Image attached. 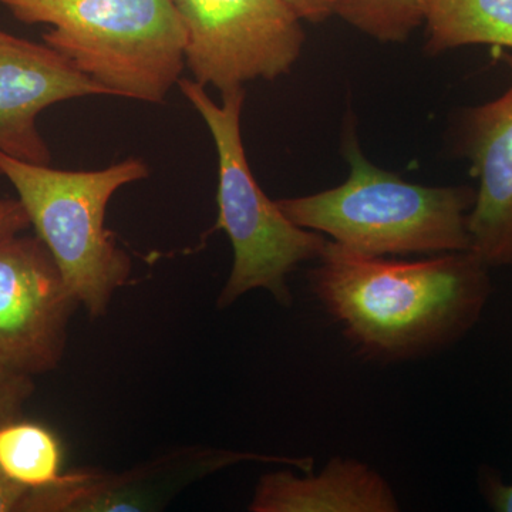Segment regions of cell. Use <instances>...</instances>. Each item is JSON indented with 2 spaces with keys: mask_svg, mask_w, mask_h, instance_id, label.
Instances as JSON below:
<instances>
[{
  "mask_svg": "<svg viewBox=\"0 0 512 512\" xmlns=\"http://www.w3.org/2000/svg\"><path fill=\"white\" fill-rule=\"evenodd\" d=\"M33 390L32 377L0 367V424L18 419Z\"/></svg>",
  "mask_w": 512,
  "mask_h": 512,
  "instance_id": "15",
  "label": "cell"
},
{
  "mask_svg": "<svg viewBox=\"0 0 512 512\" xmlns=\"http://www.w3.org/2000/svg\"><path fill=\"white\" fill-rule=\"evenodd\" d=\"M43 43L110 96L163 103L185 69V30L173 0H0Z\"/></svg>",
  "mask_w": 512,
  "mask_h": 512,
  "instance_id": "2",
  "label": "cell"
},
{
  "mask_svg": "<svg viewBox=\"0 0 512 512\" xmlns=\"http://www.w3.org/2000/svg\"><path fill=\"white\" fill-rule=\"evenodd\" d=\"M480 491L491 510L512 512V483H505L503 478L491 470L480 473Z\"/></svg>",
  "mask_w": 512,
  "mask_h": 512,
  "instance_id": "16",
  "label": "cell"
},
{
  "mask_svg": "<svg viewBox=\"0 0 512 512\" xmlns=\"http://www.w3.org/2000/svg\"><path fill=\"white\" fill-rule=\"evenodd\" d=\"M87 96L110 93L52 47L0 29V153L50 164L37 119L57 103Z\"/></svg>",
  "mask_w": 512,
  "mask_h": 512,
  "instance_id": "9",
  "label": "cell"
},
{
  "mask_svg": "<svg viewBox=\"0 0 512 512\" xmlns=\"http://www.w3.org/2000/svg\"><path fill=\"white\" fill-rule=\"evenodd\" d=\"M301 20L320 23L335 15L338 0H285Z\"/></svg>",
  "mask_w": 512,
  "mask_h": 512,
  "instance_id": "18",
  "label": "cell"
},
{
  "mask_svg": "<svg viewBox=\"0 0 512 512\" xmlns=\"http://www.w3.org/2000/svg\"><path fill=\"white\" fill-rule=\"evenodd\" d=\"M148 174L150 168L140 158H127L103 170L69 171L0 153V175L15 188L30 227L92 318L106 315L133 269L130 256L117 247L104 225L107 205L121 187Z\"/></svg>",
  "mask_w": 512,
  "mask_h": 512,
  "instance_id": "4",
  "label": "cell"
},
{
  "mask_svg": "<svg viewBox=\"0 0 512 512\" xmlns=\"http://www.w3.org/2000/svg\"><path fill=\"white\" fill-rule=\"evenodd\" d=\"M426 25L433 55L467 45L512 49V0H431Z\"/></svg>",
  "mask_w": 512,
  "mask_h": 512,
  "instance_id": "12",
  "label": "cell"
},
{
  "mask_svg": "<svg viewBox=\"0 0 512 512\" xmlns=\"http://www.w3.org/2000/svg\"><path fill=\"white\" fill-rule=\"evenodd\" d=\"M79 305L39 237L0 238L2 369L30 377L55 370Z\"/></svg>",
  "mask_w": 512,
  "mask_h": 512,
  "instance_id": "8",
  "label": "cell"
},
{
  "mask_svg": "<svg viewBox=\"0 0 512 512\" xmlns=\"http://www.w3.org/2000/svg\"><path fill=\"white\" fill-rule=\"evenodd\" d=\"M292 470L264 474L252 512H397L399 500L382 474L350 457H333L318 476Z\"/></svg>",
  "mask_w": 512,
  "mask_h": 512,
  "instance_id": "11",
  "label": "cell"
},
{
  "mask_svg": "<svg viewBox=\"0 0 512 512\" xmlns=\"http://www.w3.org/2000/svg\"><path fill=\"white\" fill-rule=\"evenodd\" d=\"M185 30V67L222 93L288 73L305 32L285 0H173Z\"/></svg>",
  "mask_w": 512,
  "mask_h": 512,
  "instance_id": "6",
  "label": "cell"
},
{
  "mask_svg": "<svg viewBox=\"0 0 512 512\" xmlns=\"http://www.w3.org/2000/svg\"><path fill=\"white\" fill-rule=\"evenodd\" d=\"M348 180L308 197L278 200L298 227L326 234L360 254L436 255L471 251L468 214L476 202L470 187H423L380 170L346 146Z\"/></svg>",
  "mask_w": 512,
  "mask_h": 512,
  "instance_id": "3",
  "label": "cell"
},
{
  "mask_svg": "<svg viewBox=\"0 0 512 512\" xmlns=\"http://www.w3.org/2000/svg\"><path fill=\"white\" fill-rule=\"evenodd\" d=\"M30 227L25 208L16 200H0V238L20 234Z\"/></svg>",
  "mask_w": 512,
  "mask_h": 512,
  "instance_id": "17",
  "label": "cell"
},
{
  "mask_svg": "<svg viewBox=\"0 0 512 512\" xmlns=\"http://www.w3.org/2000/svg\"><path fill=\"white\" fill-rule=\"evenodd\" d=\"M500 57L510 67V87L464 119V147L480 181L468 214L471 251L490 269L512 266V53Z\"/></svg>",
  "mask_w": 512,
  "mask_h": 512,
  "instance_id": "10",
  "label": "cell"
},
{
  "mask_svg": "<svg viewBox=\"0 0 512 512\" xmlns=\"http://www.w3.org/2000/svg\"><path fill=\"white\" fill-rule=\"evenodd\" d=\"M431 0H338L335 15L380 42H404L426 23Z\"/></svg>",
  "mask_w": 512,
  "mask_h": 512,
  "instance_id": "14",
  "label": "cell"
},
{
  "mask_svg": "<svg viewBox=\"0 0 512 512\" xmlns=\"http://www.w3.org/2000/svg\"><path fill=\"white\" fill-rule=\"evenodd\" d=\"M29 491L13 484L0 473V512L22 511L23 501Z\"/></svg>",
  "mask_w": 512,
  "mask_h": 512,
  "instance_id": "19",
  "label": "cell"
},
{
  "mask_svg": "<svg viewBox=\"0 0 512 512\" xmlns=\"http://www.w3.org/2000/svg\"><path fill=\"white\" fill-rule=\"evenodd\" d=\"M309 286L366 362H413L453 348L476 328L493 295L473 251L404 261L326 242Z\"/></svg>",
  "mask_w": 512,
  "mask_h": 512,
  "instance_id": "1",
  "label": "cell"
},
{
  "mask_svg": "<svg viewBox=\"0 0 512 512\" xmlns=\"http://www.w3.org/2000/svg\"><path fill=\"white\" fill-rule=\"evenodd\" d=\"M63 451L52 430L33 421L0 424V473L28 491L55 487L63 480Z\"/></svg>",
  "mask_w": 512,
  "mask_h": 512,
  "instance_id": "13",
  "label": "cell"
},
{
  "mask_svg": "<svg viewBox=\"0 0 512 512\" xmlns=\"http://www.w3.org/2000/svg\"><path fill=\"white\" fill-rule=\"evenodd\" d=\"M211 131L218 154V218L234 248V264L218 296V309L234 305L245 293L264 289L282 306L292 305L288 276L306 261L322 255L328 239L293 224L276 201L256 183L241 134L244 87L222 93L217 104L194 80L177 84Z\"/></svg>",
  "mask_w": 512,
  "mask_h": 512,
  "instance_id": "5",
  "label": "cell"
},
{
  "mask_svg": "<svg viewBox=\"0 0 512 512\" xmlns=\"http://www.w3.org/2000/svg\"><path fill=\"white\" fill-rule=\"evenodd\" d=\"M241 463L289 466L308 473L312 457L271 456L224 448L187 447L121 473L80 468L67 471L55 487L29 491L22 511L140 512L163 510L202 478Z\"/></svg>",
  "mask_w": 512,
  "mask_h": 512,
  "instance_id": "7",
  "label": "cell"
}]
</instances>
